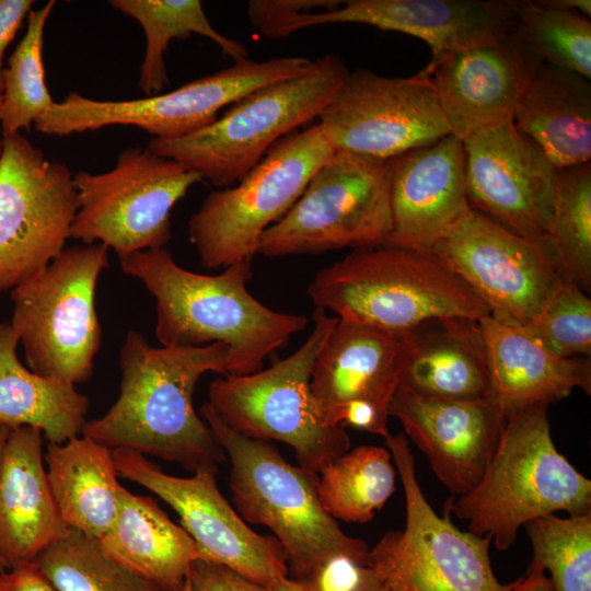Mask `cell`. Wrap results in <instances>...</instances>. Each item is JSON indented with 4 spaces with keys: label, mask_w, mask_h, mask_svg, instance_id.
Listing matches in <instances>:
<instances>
[{
    "label": "cell",
    "mask_w": 591,
    "mask_h": 591,
    "mask_svg": "<svg viewBox=\"0 0 591 591\" xmlns=\"http://www.w3.org/2000/svg\"><path fill=\"white\" fill-rule=\"evenodd\" d=\"M228 347H153L129 331L119 350V395L82 433L108 449H128L195 472L227 459L196 413L193 394L207 372L228 375Z\"/></svg>",
    "instance_id": "1"
},
{
    "label": "cell",
    "mask_w": 591,
    "mask_h": 591,
    "mask_svg": "<svg viewBox=\"0 0 591 591\" xmlns=\"http://www.w3.org/2000/svg\"><path fill=\"white\" fill-rule=\"evenodd\" d=\"M121 270L140 280L157 302L155 336L162 346L228 347V375L262 370L265 359L308 325L303 315L271 310L248 290L252 260L218 275L179 266L165 248L119 258Z\"/></svg>",
    "instance_id": "2"
},
{
    "label": "cell",
    "mask_w": 591,
    "mask_h": 591,
    "mask_svg": "<svg viewBox=\"0 0 591 591\" xmlns=\"http://www.w3.org/2000/svg\"><path fill=\"white\" fill-rule=\"evenodd\" d=\"M547 405L506 415L495 454L479 483L448 507L468 532L508 549L520 528L556 512L591 511V480L557 451Z\"/></svg>",
    "instance_id": "3"
},
{
    "label": "cell",
    "mask_w": 591,
    "mask_h": 591,
    "mask_svg": "<svg viewBox=\"0 0 591 591\" xmlns=\"http://www.w3.org/2000/svg\"><path fill=\"white\" fill-rule=\"evenodd\" d=\"M316 309L401 335L441 317L479 321L485 303L430 251L381 245L322 268L308 288Z\"/></svg>",
    "instance_id": "4"
},
{
    "label": "cell",
    "mask_w": 591,
    "mask_h": 591,
    "mask_svg": "<svg viewBox=\"0 0 591 591\" xmlns=\"http://www.w3.org/2000/svg\"><path fill=\"white\" fill-rule=\"evenodd\" d=\"M201 415L230 460V489L239 513L276 535L291 578L304 576L337 554L368 564L367 544L347 535L322 507L318 473L290 464L269 442L239 433L208 403Z\"/></svg>",
    "instance_id": "5"
},
{
    "label": "cell",
    "mask_w": 591,
    "mask_h": 591,
    "mask_svg": "<svg viewBox=\"0 0 591 591\" xmlns=\"http://www.w3.org/2000/svg\"><path fill=\"white\" fill-rule=\"evenodd\" d=\"M349 70L328 54L306 72L262 85L231 104L211 125L148 148L197 172L217 188L237 183L281 138L320 116Z\"/></svg>",
    "instance_id": "6"
},
{
    "label": "cell",
    "mask_w": 591,
    "mask_h": 591,
    "mask_svg": "<svg viewBox=\"0 0 591 591\" xmlns=\"http://www.w3.org/2000/svg\"><path fill=\"white\" fill-rule=\"evenodd\" d=\"M313 321L306 340L289 357L255 373L213 380L207 403L239 433L283 442L301 467L318 473L350 449V439L344 427L323 419L310 390L312 364L338 317L316 309Z\"/></svg>",
    "instance_id": "7"
},
{
    "label": "cell",
    "mask_w": 591,
    "mask_h": 591,
    "mask_svg": "<svg viewBox=\"0 0 591 591\" xmlns=\"http://www.w3.org/2000/svg\"><path fill=\"white\" fill-rule=\"evenodd\" d=\"M102 243L65 248L43 271L11 290L10 322L34 373L73 385L93 374L102 343L95 289L108 267Z\"/></svg>",
    "instance_id": "8"
},
{
    "label": "cell",
    "mask_w": 591,
    "mask_h": 591,
    "mask_svg": "<svg viewBox=\"0 0 591 591\" xmlns=\"http://www.w3.org/2000/svg\"><path fill=\"white\" fill-rule=\"evenodd\" d=\"M320 125L277 141L234 187L210 192L188 221V239L210 269L253 260L263 233L280 220L334 153Z\"/></svg>",
    "instance_id": "9"
},
{
    "label": "cell",
    "mask_w": 591,
    "mask_h": 591,
    "mask_svg": "<svg viewBox=\"0 0 591 591\" xmlns=\"http://www.w3.org/2000/svg\"><path fill=\"white\" fill-rule=\"evenodd\" d=\"M392 229L391 161L334 151L303 193L260 236L266 257L387 244Z\"/></svg>",
    "instance_id": "10"
},
{
    "label": "cell",
    "mask_w": 591,
    "mask_h": 591,
    "mask_svg": "<svg viewBox=\"0 0 591 591\" xmlns=\"http://www.w3.org/2000/svg\"><path fill=\"white\" fill-rule=\"evenodd\" d=\"M405 494L406 523L389 531L368 553L385 591H508L496 578L490 538L457 529L427 501L403 433L384 438Z\"/></svg>",
    "instance_id": "11"
},
{
    "label": "cell",
    "mask_w": 591,
    "mask_h": 591,
    "mask_svg": "<svg viewBox=\"0 0 591 591\" xmlns=\"http://www.w3.org/2000/svg\"><path fill=\"white\" fill-rule=\"evenodd\" d=\"M312 62L299 56L265 61L241 59L171 92L128 101H97L71 92L63 101L55 102L34 128L65 137L124 125L143 129L152 138H179L211 125L222 108L253 90L306 72Z\"/></svg>",
    "instance_id": "12"
},
{
    "label": "cell",
    "mask_w": 591,
    "mask_h": 591,
    "mask_svg": "<svg viewBox=\"0 0 591 591\" xmlns=\"http://www.w3.org/2000/svg\"><path fill=\"white\" fill-rule=\"evenodd\" d=\"M201 176L149 148L118 154L109 171L73 174L79 209L71 237L102 243L118 257L163 248L172 237L171 212Z\"/></svg>",
    "instance_id": "13"
},
{
    "label": "cell",
    "mask_w": 591,
    "mask_h": 591,
    "mask_svg": "<svg viewBox=\"0 0 591 591\" xmlns=\"http://www.w3.org/2000/svg\"><path fill=\"white\" fill-rule=\"evenodd\" d=\"M0 292L43 271L71 237L79 209L73 174L24 136L2 137Z\"/></svg>",
    "instance_id": "14"
},
{
    "label": "cell",
    "mask_w": 591,
    "mask_h": 591,
    "mask_svg": "<svg viewBox=\"0 0 591 591\" xmlns=\"http://www.w3.org/2000/svg\"><path fill=\"white\" fill-rule=\"evenodd\" d=\"M494 317L531 324L564 278L546 247L470 208L430 248Z\"/></svg>",
    "instance_id": "15"
},
{
    "label": "cell",
    "mask_w": 591,
    "mask_h": 591,
    "mask_svg": "<svg viewBox=\"0 0 591 591\" xmlns=\"http://www.w3.org/2000/svg\"><path fill=\"white\" fill-rule=\"evenodd\" d=\"M317 118L334 150L384 161L451 134L425 69L408 78L349 72Z\"/></svg>",
    "instance_id": "16"
},
{
    "label": "cell",
    "mask_w": 591,
    "mask_h": 591,
    "mask_svg": "<svg viewBox=\"0 0 591 591\" xmlns=\"http://www.w3.org/2000/svg\"><path fill=\"white\" fill-rule=\"evenodd\" d=\"M118 475L149 489L179 515L200 559L223 565L263 586L289 576L286 553L274 536L253 531L220 493L216 466L190 477L164 473L136 451L114 449Z\"/></svg>",
    "instance_id": "17"
},
{
    "label": "cell",
    "mask_w": 591,
    "mask_h": 591,
    "mask_svg": "<svg viewBox=\"0 0 591 591\" xmlns=\"http://www.w3.org/2000/svg\"><path fill=\"white\" fill-rule=\"evenodd\" d=\"M462 141L470 206L545 246L558 170L542 149L512 123L480 130Z\"/></svg>",
    "instance_id": "18"
},
{
    "label": "cell",
    "mask_w": 591,
    "mask_h": 591,
    "mask_svg": "<svg viewBox=\"0 0 591 591\" xmlns=\"http://www.w3.org/2000/svg\"><path fill=\"white\" fill-rule=\"evenodd\" d=\"M339 23L415 36L430 47L429 63H433L449 54L512 35L517 11L509 0H348L334 10L298 15L286 24L282 36Z\"/></svg>",
    "instance_id": "19"
},
{
    "label": "cell",
    "mask_w": 591,
    "mask_h": 591,
    "mask_svg": "<svg viewBox=\"0 0 591 591\" xmlns=\"http://www.w3.org/2000/svg\"><path fill=\"white\" fill-rule=\"evenodd\" d=\"M541 66L513 33L495 43L449 54L425 70L451 135L464 140L480 130L512 123Z\"/></svg>",
    "instance_id": "20"
},
{
    "label": "cell",
    "mask_w": 591,
    "mask_h": 591,
    "mask_svg": "<svg viewBox=\"0 0 591 591\" xmlns=\"http://www.w3.org/2000/svg\"><path fill=\"white\" fill-rule=\"evenodd\" d=\"M389 414L425 453L439 480L457 496L471 491L484 476L506 419L493 396L438 399L401 386L393 394Z\"/></svg>",
    "instance_id": "21"
},
{
    "label": "cell",
    "mask_w": 591,
    "mask_h": 591,
    "mask_svg": "<svg viewBox=\"0 0 591 591\" xmlns=\"http://www.w3.org/2000/svg\"><path fill=\"white\" fill-rule=\"evenodd\" d=\"M463 141L448 135L391 160L387 245L430 251L471 208Z\"/></svg>",
    "instance_id": "22"
},
{
    "label": "cell",
    "mask_w": 591,
    "mask_h": 591,
    "mask_svg": "<svg viewBox=\"0 0 591 591\" xmlns=\"http://www.w3.org/2000/svg\"><path fill=\"white\" fill-rule=\"evenodd\" d=\"M398 354L397 335L338 318L311 369L310 390L323 419L341 427L343 415L359 405L389 413Z\"/></svg>",
    "instance_id": "23"
},
{
    "label": "cell",
    "mask_w": 591,
    "mask_h": 591,
    "mask_svg": "<svg viewBox=\"0 0 591 591\" xmlns=\"http://www.w3.org/2000/svg\"><path fill=\"white\" fill-rule=\"evenodd\" d=\"M398 338L397 386L438 399L491 397L487 351L478 321L432 318Z\"/></svg>",
    "instance_id": "24"
},
{
    "label": "cell",
    "mask_w": 591,
    "mask_h": 591,
    "mask_svg": "<svg viewBox=\"0 0 591 591\" xmlns=\"http://www.w3.org/2000/svg\"><path fill=\"white\" fill-rule=\"evenodd\" d=\"M43 436L24 426L8 438L0 470V558L8 569L33 563L70 532L47 482Z\"/></svg>",
    "instance_id": "25"
},
{
    "label": "cell",
    "mask_w": 591,
    "mask_h": 591,
    "mask_svg": "<svg viewBox=\"0 0 591 591\" xmlns=\"http://www.w3.org/2000/svg\"><path fill=\"white\" fill-rule=\"evenodd\" d=\"M478 324L487 351L491 396L505 415L525 407L548 406L578 387L590 395V357H558L524 327L490 314Z\"/></svg>",
    "instance_id": "26"
},
{
    "label": "cell",
    "mask_w": 591,
    "mask_h": 591,
    "mask_svg": "<svg viewBox=\"0 0 591 591\" xmlns=\"http://www.w3.org/2000/svg\"><path fill=\"white\" fill-rule=\"evenodd\" d=\"M97 541L108 558L170 591L182 589L192 563L200 559L194 540L154 499L123 485L116 519Z\"/></svg>",
    "instance_id": "27"
},
{
    "label": "cell",
    "mask_w": 591,
    "mask_h": 591,
    "mask_svg": "<svg viewBox=\"0 0 591 591\" xmlns=\"http://www.w3.org/2000/svg\"><path fill=\"white\" fill-rule=\"evenodd\" d=\"M512 124L542 149L557 170L590 162V80L542 65L520 101Z\"/></svg>",
    "instance_id": "28"
},
{
    "label": "cell",
    "mask_w": 591,
    "mask_h": 591,
    "mask_svg": "<svg viewBox=\"0 0 591 591\" xmlns=\"http://www.w3.org/2000/svg\"><path fill=\"white\" fill-rule=\"evenodd\" d=\"M44 460L58 512L70 529L99 540L113 525L121 484L111 449L83 436L49 443Z\"/></svg>",
    "instance_id": "29"
},
{
    "label": "cell",
    "mask_w": 591,
    "mask_h": 591,
    "mask_svg": "<svg viewBox=\"0 0 591 591\" xmlns=\"http://www.w3.org/2000/svg\"><path fill=\"white\" fill-rule=\"evenodd\" d=\"M20 340L10 323L0 322V424L10 429H39L49 443L77 437L85 425L89 398L76 385L25 368Z\"/></svg>",
    "instance_id": "30"
},
{
    "label": "cell",
    "mask_w": 591,
    "mask_h": 591,
    "mask_svg": "<svg viewBox=\"0 0 591 591\" xmlns=\"http://www.w3.org/2000/svg\"><path fill=\"white\" fill-rule=\"evenodd\" d=\"M108 4L136 20L143 30L147 45L139 86L147 97L160 94L169 83L164 55L173 39L184 40L196 34L213 42L234 61L248 58L243 44L212 26L198 0H111Z\"/></svg>",
    "instance_id": "31"
},
{
    "label": "cell",
    "mask_w": 591,
    "mask_h": 591,
    "mask_svg": "<svg viewBox=\"0 0 591 591\" xmlns=\"http://www.w3.org/2000/svg\"><path fill=\"white\" fill-rule=\"evenodd\" d=\"M317 495L335 520L367 523L396 489V467L382 447L361 445L333 459L318 472Z\"/></svg>",
    "instance_id": "32"
},
{
    "label": "cell",
    "mask_w": 591,
    "mask_h": 591,
    "mask_svg": "<svg viewBox=\"0 0 591 591\" xmlns=\"http://www.w3.org/2000/svg\"><path fill=\"white\" fill-rule=\"evenodd\" d=\"M545 247L560 275L591 289V162L558 170L554 215Z\"/></svg>",
    "instance_id": "33"
},
{
    "label": "cell",
    "mask_w": 591,
    "mask_h": 591,
    "mask_svg": "<svg viewBox=\"0 0 591 591\" xmlns=\"http://www.w3.org/2000/svg\"><path fill=\"white\" fill-rule=\"evenodd\" d=\"M54 7L50 0L28 13L25 34L2 69V137L30 130L55 103L46 86L43 62L44 31Z\"/></svg>",
    "instance_id": "34"
},
{
    "label": "cell",
    "mask_w": 591,
    "mask_h": 591,
    "mask_svg": "<svg viewBox=\"0 0 591 591\" xmlns=\"http://www.w3.org/2000/svg\"><path fill=\"white\" fill-rule=\"evenodd\" d=\"M514 35L545 66L591 78V21L541 1H513Z\"/></svg>",
    "instance_id": "35"
},
{
    "label": "cell",
    "mask_w": 591,
    "mask_h": 591,
    "mask_svg": "<svg viewBox=\"0 0 591 591\" xmlns=\"http://www.w3.org/2000/svg\"><path fill=\"white\" fill-rule=\"evenodd\" d=\"M33 563L59 591H170L115 563L96 538L74 530Z\"/></svg>",
    "instance_id": "36"
},
{
    "label": "cell",
    "mask_w": 591,
    "mask_h": 591,
    "mask_svg": "<svg viewBox=\"0 0 591 591\" xmlns=\"http://www.w3.org/2000/svg\"><path fill=\"white\" fill-rule=\"evenodd\" d=\"M524 528L533 547L531 564L551 572L556 591H591V511L549 514Z\"/></svg>",
    "instance_id": "37"
},
{
    "label": "cell",
    "mask_w": 591,
    "mask_h": 591,
    "mask_svg": "<svg viewBox=\"0 0 591 591\" xmlns=\"http://www.w3.org/2000/svg\"><path fill=\"white\" fill-rule=\"evenodd\" d=\"M554 355L573 358L591 355V300L572 281L563 278L536 318L524 327Z\"/></svg>",
    "instance_id": "38"
},
{
    "label": "cell",
    "mask_w": 591,
    "mask_h": 591,
    "mask_svg": "<svg viewBox=\"0 0 591 591\" xmlns=\"http://www.w3.org/2000/svg\"><path fill=\"white\" fill-rule=\"evenodd\" d=\"M293 580L304 591H385L367 563L345 554L328 557Z\"/></svg>",
    "instance_id": "39"
},
{
    "label": "cell",
    "mask_w": 591,
    "mask_h": 591,
    "mask_svg": "<svg viewBox=\"0 0 591 591\" xmlns=\"http://www.w3.org/2000/svg\"><path fill=\"white\" fill-rule=\"evenodd\" d=\"M339 0H252L247 2L250 23L271 39H279L282 27L292 19L323 9H337Z\"/></svg>",
    "instance_id": "40"
},
{
    "label": "cell",
    "mask_w": 591,
    "mask_h": 591,
    "mask_svg": "<svg viewBox=\"0 0 591 591\" xmlns=\"http://www.w3.org/2000/svg\"><path fill=\"white\" fill-rule=\"evenodd\" d=\"M187 580L190 591H270L223 565L204 559L192 563Z\"/></svg>",
    "instance_id": "41"
},
{
    "label": "cell",
    "mask_w": 591,
    "mask_h": 591,
    "mask_svg": "<svg viewBox=\"0 0 591 591\" xmlns=\"http://www.w3.org/2000/svg\"><path fill=\"white\" fill-rule=\"evenodd\" d=\"M0 591H59L34 563L23 564L0 573Z\"/></svg>",
    "instance_id": "42"
},
{
    "label": "cell",
    "mask_w": 591,
    "mask_h": 591,
    "mask_svg": "<svg viewBox=\"0 0 591 591\" xmlns=\"http://www.w3.org/2000/svg\"><path fill=\"white\" fill-rule=\"evenodd\" d=\"M33 0H0V71L4 53L31 12Z\"/></svg>",
    "instance_id": "43"
},
{
    "label": "cell",
    "mask_w": 591,
    "mask_h": 591,
    "mask_svg": "<svg viewBox=\"0 0 591 591\" xmlns=\"http://www.w3.org/2000/svg\"><path fill=\"white\" fill-rule=\"evenodd\" d=\"M508 591H556L549 577L540 566L531 564L528 575L509 583Z\"/></svg>",
    "instance_id": "44"
},
{
    "label": "cell",
    "mask_w": 591,
    "mask_h": 591,
    "mask_svg": "<svg viewBox=\"0 0 591 591\" xmlns=\"http://www.w3.org/2000/svg\"><path fill=\"white\" fill-rule=\"evenodd\" d=\"M549 5L580 12L586 16L591 15L590 0H545Z\"/></svg>",
    "instance_id": "45"
},
{
    "label": "cell",
    "mask_w": 591,
    "mask_h": 591,
    "mask_svg": "<svg viewBox=\"0 0 591 591\" xmlns=\"http://www.w3.org/2000/svg\"><path fill=\"white\" fill-rule=\"evenodd\" d=\"M268 588L270 591H304L298 582L289 576L273 582Z\"/></svg>",
    "instance_id": "46"
},
{
    "label": "cell",
    "mask_w": 591,
    "mask_h": 591,
    "mask_svg": "<svg viewBox=\"0 0 591 591\" xmlns=\"http://www.w3.org/2000/svg\"><path fill=\"white\" fill-rule=\"evenodd\" d=\"M11 429L2 424H0V470L4 456V451L8 442V438Z\"/></svg>",
    "instance_id": "47"
},
{
    "label": "cell",
    "mask_w": 591,
    "mask_h": 591,
    "mask_svg": "<svg viewBox=\"0 0 591 591\" xmlns=\"http://www.w3.org/2000/svg\"><path fill=\"white\" fill-rule=\"evenodd\" d=\"M2 94H3V79H2V70L0 71V109L2 104ZM2 154V140L0 139V158Z\"/></svg>",
    "instance_id": "48"
},
{
    "label": "cell",
    "mask_w": 591,
    "mask_h": 591,
    "mask_svg": "<svg viewBox=\"0 0 591 591\" xmlns=\"http://www.w3.org/2000/svg\"><path fill=\"white\" fill-rule=\"evenodd\" d=\"M179 591H190L188 580L185 581L184 586L182 587Z\"/></svg>",
    "instance_id": "49"
},
{
    "label": "cell",
    "mask_w": 591,
    "mask_h": 591,
    "mask_svg": "<svg viewBox=\"0 0 591 591\" xmlns=\"http://www.w3.org/2000/svg\"><path fill=\"white\" fill-rule=\"evenodd\" d=\"M8 569V567L4 565V563L1 560L0 558V573H2L3 571H5Z\"/></svg>",
    "instance_id": "50"
}]
</instances>
